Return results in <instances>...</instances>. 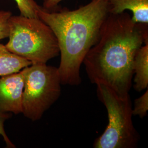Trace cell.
Masks as SVG:
<instances>
[{
	"instance_id": "6da1fadb",
	"label": "cell",
	"mask_w": 148,
	"mask_h": 148,
	"mask_svg": "<svg viewBox=\"0 0 148 148\" xmlns=\"http://www.w3.org/2000/svg\"><path fill=\"white\" fill-rule=\"evenodd\" d=\"M147 43L148 24L134 23L125 11L109 13L83 61L90 82L106 85L121 96L129 95L133 60L138 50Z\"/></svg>"
},
{
	"instance_id": "7a4b0ae2",
	"label": "cell",
	"mask_w": 148,
	"mask_h": 148,
	"mask_svg": "<svg viewBox=\"0 0 148 148\" xmlns=\"http://www.w3.org/2000/svg\"><path fill=\"white\" fill-rule=\"evenodd\" d=\"M108 0H92L75 10L48 11L40 7L38 16L51 27L58 43L62 84L81 83L80 69L85 56L97 41L109 14Z\"/></svg>"
},
{
	"instance_id": "3957f363",
	"label": "cell",
	"mask_w": 148,
	"mask_h": 148,
	"mask_svg": "<svg viewBox=\"0 0 148 148\" xmlns=\"http://www.w3.org/2000/svg\"><path fill=\"white\" fill-rule=\"evenodd\" d=\"M9 31V41L5 47L32 64L47 63L59 54L58 43L54 32L39 18L12 16Z\"/></svg>"
},
{
	"instance_id": "277c9868",
	"label": "cell",
	"mask_w": 148,
	"mask_h": 148,
	"mask_svg": "<svg viewBox=\"0 0 148 148\" xmlns=\"http://www.w3.org/2000/svg\"><path fill=\"white\" fill-rule=\"evenodd\" d=\"M99 99L108 112V125L93 144L95 148H134L139 136L133 126L132 106L130 95L121 96L109 86L97 84Z\"/></svg>"
},
{
	"instance_id": "5b68a950",
	"label": "cell",
	"mask_w": 148,
	"mask_h": 148,
	"mask_svg": "<svg viewBox=\"0 0 148 148\" xmlns=\"http://www.w3.org/2000/svg\"><path fill=\"white\" fill-rule=\"evenodd\" d=\"M23 70L25 79L22 113L35 121L58 99L61 79L58 68L46 63L32 64Z\"/></svg>"
},
{
	"instance_id": "8992f818",
	"label": "cell",
	"mask_w": 148,
	"mask_h": 148,
	"mask_svg": "<svg viewBox=\"0 0 148 148\" xmlns=\"http://www.w3.org/2000/svg\"><path fill=\"white\" fill-rule=\"evenodd\" d=\"M24 79L23 69L0 77V111L22 113Z\"/></svg>"
},
{
	"instance_id": "52a82bcc",
	"label": "cell",
	"mask_w": 148,
	"mask_h": 148,
	"mask_svg": "<svg viewBox=\"0 0 148 148\" xmlns=\"http://www.w3.org/2000/svg\"><path fill=\"white\" fill-rule=\"evenodd\" d=\"M109 13L120 14L126 10L132 13L133 21L148 24V0H108Z\"/></svg>"
},
{
	"instance_id": "ba28073f",
	"label": "cell",
	"mask_w": 148,
	"mask_h": 148,
	"mask_svg": "<svg viewBox=\"0 0 148 148\" xmlns=\"http://www.w3.org/2000/svg\"><path fill=\"white\" fill-rule=\"evenodd\" d=\"M134 75V88L138 92L147 89L148 87V43L138 50L133 62Z\"/></svg>"
},
{
	"instance_id": "9c48e42d",
	"label": "cell",
	"mask_w": 148,
	"mask_h": 148,
	"mask_svg": "<svg viewBox=\"0 0 148 148\" xmlns=\"http://www.w3.org/2000/svg\"><path fill=\"white\" fill-rule=\"evenodd\" d=\"M31 62L14 53L0 43V77L18 73L32 65Z\"/></svg>"
},
{
	"instance_id": "30bf717a",
	"label": "cell",
	"mask_w": 148,
	"mask_h": 148,
	"mask_svg": "<svg viewBox=\"0 0 148 148\" xmlns=\"http://www.w3.org/2000/svg\"><path fill=\"white\" fill-rule=\"evenodd\" d=\"M21 15L29 18H38V11L41 6L34 0H14Z\"/></svg>"
},
{
	"instance_id": "8fae6325",
	"label": "cell",
	"mask_w": 148,
	"mask_h": 148,
	"mask_svg": "<svg viewBox=\"0 0 148 148\" xmlns=\"http://www.w3.org/2000/svg\"><path fill=\"white\" fill-rule=\"evenodd\" d=\"M148 111V90L143 95L134 101V107L132 110V115L138 116L140 119L146 116Z\"/></svg>"
},
{
	"instance_id": "7c38bea8",
	"label": "cell",
	"mask_w": 148,
	"mask_h": 148,
	"mask_svg": "<svg viewBox=\"0 0 148 148\" xmlns=\"http://www.w3.org/2000/svg\"><path fill=\"white\" fill-rule=\"evenodd\" d=\"M12 16L10 11H0V41L9 36V19Z\"/></svg>"
},
{
	"instance_id": "4fadbf2b",
	"label": "cell",
	"mask_w": 148,
	"mask_h": 148,
	"mask_svg": "<svg viewBox=\"0 0 148 148\" xmlns=\"http://www.w3.org/2000/svg\"><path fill=\"white\" fill-rule=\"evenodd\" d=\"M11 114H8V112H3L0 111V135L3 137L7 146L8 148H15L14 145L12 143L9 138L5 133L4 128L5 122L10 118Z\"/></svg>"
},
{
	"instance_id": "5bb4252c",
	"label": "cell",
	"mask_w": 148,
	"mask_h": 148,
	"mask_svg": "<svg viewBox=\"0 0 148 148\" xmlns=\"http://www.w3.org/2000/svg\"><path fill=\"white\" fill-rule=\"evenodd\" d=\"M63 0H44L43 2V8L48 11H52L55 8L59 3Z\"/></svg>"
}]
</instances>
